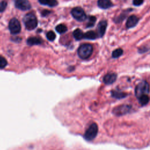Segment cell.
Instances as JSON below:
<instances>
[{
	"mask_svg": "<svg viewBox=\"0 0 150 150\" xmlns=\"http://www.w3.org/2000/svg\"><path fill=\"white\" fill-rule=\"evenodd\" d=\"M97 133L98 126L96 123H93L86 131L84 137L87 141H92L97 136Z\"/></svg>",
	"mask_w": 150,
	"mask_h": 150,
	"instance_id": "277c9868",
	"label": "cell"
},
{
	"mask_svg": "<svg viewBox=\"0 0 150 150\" xmlns=\"http://www.w3.org/2000/svg\"><path fill=\"white\" fill-rule=\"evenodd\" d=\"M7 6V3L6 1L0 2V13L4 11Z\"/></svg>",
	"mask_w": 150,
	"mask_h": 150,
	"instance_id": "cb8c5ba5",
	"label": "cell"
},
{
	"mask_svg": "<svg viewBox=\"0 0 150 150\" xmlns=\"http://www.w3.org/2000/svg\"><path fill=\"white\" fill-rule=\"evenodd\" d=\"M8 64V62L6 60V59L2 56H0V69L4 68Z\"/></svg>",
	"mask_w": 150,
	"mask_h": 150,
	"instance_id": "44dd1931",
	"label": "cell"
},
{
	"mask_svg": "<svg viewBox=\"0 0 150 150\" xmlns=\"http://www.w3.org/2000/svg\"><path fill=\"white\" fill-rule=\"evenodd\" d=\"M47 39L50 41H53L56 38V35L53 31H49L46 34Z\"/></svg>",
	"mask_w": 150,
	"mask_h": 150,
	"instance_id": "7402d4cb",
	"label": "cell"
},
{
	"mask_svg": "<svg viewBox=\"0 0 150 150\" xmlns=\"http://www.w3.org/2000/svg\"><path fill=\"white\" fill-rule=\"evenodd\" d=\"M144 3V0H133V4L135 6H139Z\"/></svg>",
	"mask_w": 150,
	"mask_h": 150,
	"instance_id": "484cf974",
	"label": "cell"
},
{
	"mask_svg": "<svg viewBox=\"0 0 150 150\" xmlns=\"http://www.w3.org/2000/svg\"><path fill=\"white\" fill-rule=\"evenodd\" d=\"M96 18L94 16H90L89 18V21L87 24L86 27L87 28L93 27L94 25V24L96 23Z\"/></svg>",
	"mask_w": 150,
	"mask_h": 150,
	"instance_id": "d6986e66",
	"label": "cell"
},
{
	"mask_svg": "<svg viewBox=\"0 0 150 150\" xmlns=\"http://www.w3.org/2000/svg\"><path fill=\"white\" fill-rule=\"evenodd\" d=\"M131 108V107L130 106L122 105V106L115 107L113 110V113L117 115H121L128 113L130 111Z\"/></svg>",
	"mask_w": 150,
	"mask_h": 150,
	"instance_id": "ba28073f",
	"label": "cell"
},
{
	"mask_svg": "<svg viewBox=\"0 0 150 150\" xmlns=\"http://www.w3.org/2000/svg\"><path fill=\"white\" fill-rule=\"evenodd\" d=\"M97 5L101 9H108L111 7L113 4L110 0H98Z\"/></svg>",
	"mask_w": 150,
	"mask_h": 150,
	"instance_id": "7c38bea8",
	"label": "cell"
},
{
	"mask_svg": "<svg viewBox=\"0 0 150 150\" xmlns=\"http://www.w3.org/2000/svg\"><path fill=\"white\" fill-rule=\"evenodd\" d=\"M126 13H125V14H121V15H120V17H117V19L115 20V23H121V21H123L124 19H125V17H126V15H127Z\"/></svg>",
	"mask_w": 150,
	"mask_h": 150,
	"instance_id": "603a6c76",
	"label": "cell"
},
{
	"mask_svg": "<svg viewBox=\"0 0 150 150\" xmlns=\"http://www.w3.org/2000/svg\"><path fill=\"white\" fill-rule=\"evenodd\" d=\"M117 74L115 73H107L103 77V82L106 85H111L117 80Z\"/></svg>",
	"mask_w": 150,
	"mask_h": 150,
	"instance_id": "30bf717a",
	"label": "cell"
},
{
	"mask_svg": "<svg viewBox=\"0 0 150 150\" xmlns=\"http://www.w3.org/2000/svg\"><path fill=\"white\" fill-rule=\"evenodd\" d=\"M40 4L44 6H48L49 0H38Z\"/></svg>",
	"mask_w": 150,
	"mask_h": 150,
	"instance_id": "4316f807",
	"label": "cell"
},
{
	"mask_svg": "<svg viewBox=\"0 0 150 150\" xmlns=\"http://www.w3.org/2000/svg\"><path fill=\"white\" fill-rule=\"evenodd\" d=\"M139 103L142 106H145L149 102V97L148 95H143L139 98H138Z\"/></svg>",
	"mask_w": 150,
	"mask_h": 150,
	"instance_id": "2e32d148",
	"label": "cell"
},
{
	"mask_svg": "<svg viewBox=\"0 0 150 150\" xmlns=\"http://www.w3.org/2000/svg\"><path fill=\"white\" fill-rule=\"evenodd\" d=\"M93 51V48L92 45L89 44H85L79 46L77 50V54L80 58L86 59L92 55Z\"/></svg>",
	"mask_w": 150,
	"mask_h": 150,
	"instance_id": "7a4b0ae2",
	"label": "cell"
},
{
	"mask_svg": "<svg viewBox=\"0 0 150 150\" xmlns=\"http://www.w3.org/2000/svg\"><path fill=\"white\" fill-rule=\"evenodd\" d=\"M127 94L125 93L120 92H115L113 91L112 92V96L116 99H122L126 97Z\"/></svg>",
	"mask_w": 150,
	"mask_h": 150,
	"instance_id": "ac0fdd59",
	"label": "cell"
},
{
	"mask_svg": "<svg viewBox=\"0 0 150 150\" xmlns=\"http://www.w3.org/2000/svg\"><path fill=\"white\" fill-rule=\"evenodd\" d=\"M43 41L39 37H31L27 39V44L30 46L40 45L42 43Z\"/></svg>",
	"mask_w": 150,
	"mask_h": 150,
	"instance_id": "4fadbf2b",
	"label": "cell"
},
{
	"mask_svg": "<svg viewBox=\"0 0 150 150\" xmlns=\"http://www.w3.org/2000/svg\"><path fill=\"white\" fill-rule=\"evenodd\" d=\"M73 35L75 39L77 41H80V40L82 39L84 37L83 32L80 29H76V30H75L73 31Z\"/></svg>",
	"mask_w": 150,
	"mask_h": 150,
	"instance_id": "9a60e30c",
	"label": "cell"
},
{
	"mask_svg": "<svg viewBox=\"0 0 150 150\" xmlns=\"http://www.w3.org/2000/svg\"><path fill=\"white\" fill-rule=\"evenodd\" d=\"M107 26V23L106 21L103 20L100 21L97 27V34L98 37L101 38L104 36Z\"/></svg>",
	"mask_w": 150,
	"mask_h": 150,
	"instance_id": "9c48e42d",
	"label": "cell"
},
{
	"mask_svg": "<svg viewBox=\"0 0 150 150\" xmlns=\"http://www.w3.org/2000/svg\"><path fill=\"white\" fill-rule=\"evenodd\" d=\"M58 1L56 0H49V4H48V6L51 7H55L58 5Z\"/></svg>",
	"mask_w": 150,
	"mask_h": 150,
	"instance_id": "d4e9b609",
	"label": "cell"
},
{
	"mask_svg": "<svg viewBox=\"0 0 150 150\" xmlns=\"http://www.w3.org/2000/svg\"><path fill=\"white\" fill-rule=\"evenodd\" d=\"M56 31L59 34H64L68 31V28L65 25L60 24L56 27Z\"/></svg>",
	"mask_w": 150,
	"mask_h": 150,
	"instance_id": "e0dca14e",
	"label": "cell"
},
{
	"mask_svg": "<svg viewBox=\"0 0 150 150\" xmlns=\"http://www.w3.org/2000/svg\"><path fill=\"white\" fill-rule=\"evenodd\" d=\"M123 54V49L119 48L117 49L115 51H114L112 53V57L113 58H119L120 56H121Z\"/></svg>",
	"mask_w": 150,
	"mask_h": 150,
	"instance_id": "ffe728a7",
	"label": "cell"
},
{
	"mask_svg": "<svg viewBox=\"0 0 150 150\" xmlns=\"http://www.w3.org/2000/svg\"><path fill=\"white\" fill-rule=\"evenodd\" d=\"M139 19L137 17L135 16V15H131L130 16L126 23V27L127 28H133L135 26H136V25L137 24V23H138Z\"/></svg>",
	"mask_w": 150,
	"mask_h": 150,
	"instance_id": "8fae6325",
	"label": "cell"
},
{
	"mask_svg": "<svg viewBox=\"0 0 150 150\" xmlns=\"http://www.w3.org/2000/svg\"><path fill=\"white\" fill-rule=\"evenodd\" d=\"M73 17L78 21H83L86 19V14L84 10L80 7L74 8L71 11Z\"/></svg>",
	"mask_w": 150,
	"mask_h": 150,
	"instance_id": "5b68a950",
	"label": "cell"
},
{
	"mask_svg": "<svg viewBox=\"0 0 150 150\" xmlns=\"http://www.w3.org/2000/svg\"><path fill=\"white\" fill-rule=\"evenodd\" d=\"M50 13H51V11H48V10H44V11L42 12V16H43V17L46 16L47 15L49 14Z\"/></svg>",
	"mask_w": 150,
	"mask_h": 150,
	"instance_id": "83f0119b",
	"label": "cell"
},
{
	"mask_svg": "<svg viewBox=\"0 0 150 150\" xmlns=\"http://www.w3.org/2000/svg\"><path fill=\"white\" fill-rule=\"evenodd\" d=\"M15 7L22 11H27L31 8V6L28 0H15Z\"/></svg>",
	"mask_w": 150,
	"mask_h": 150,
	"instance_id": "52a82bcc",
	"label": "cell"
},
{
	"mask_svg": "<svg viewBox=\"0 0 150 150\" xmlns=\"http://www.w3.org/2000/svg\"><path fill=\"white\" fill-rule=\"evenodd\" d=\"M149 93V85L147 82L144 80L140 82L135 87V94L137 98L143 96L148 95Z\"/></svg>",
	"mask_w": 150,
	"mask_h": 150,
	"instance_id": "3957f363",
	"label": "cell"
},
{
	"mask_svg": "<svg viewBox=\"0 0 150 150\" xmlns=\"http://www.w3.org/2000/svg\"><path fill=\"white\" fill-rule=\"evenodd\" d=\"M9 30L12 34H18L21 32V26L17 18H13L9 23Z\"/></svg>",
	"mask_w": 150,
	"mask_h": 150,
	"instance_id": "8992f818",
	"label": "cell"
},
{
	"mask_svg": "<svg viewBox=\"0 0 150 150\" xmlns=\"http://www.w3.org/2000/svg\"><path fill=\"white\" fill-rule=\"evenodd\" d=\"M23 22L25 28L29 31H32L35 29L38 25L37 18L32 13L27 14L24 17Z\"/></svg>",
	"mask_w": 150,
	"mask_h": 150,
	"instance_id": "6da1fadb",
	"label": "cell"
},
{
	"mask_svg": "<svg viewBox=\"0 0 150 150\" xmlns=\"http://www.w3.org/2000/svg\"><path fill=\"white\" fill-rule=\"evenodd\" d=\"M97 38H98V35L97 33L93 31H90L87 32L84 34L83 38L86 39H89V40H94L96 39Z\"/></svg>",
	"mask_w": 150,
	"mask_h": 150,
	"instance_id": "5bb4252c",
	"label": "cell"
}]
</instances>
